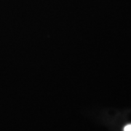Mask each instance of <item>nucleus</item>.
Wrapping results in <instances>:
<instances>
[{
	"label": "nucleus",
	"instance_id": "nucleus-1",
	"mask_svg": "<svg viewBox=\"0 0 131 131\" xmlns=\"http://www.w3.org/2000/svg\"><path fill=\"white\" fill-rule=\"evenodd\" d=\"M124 131H131V124L130 125H127L125 127Z\"/></svg>",
	"mask_w": 131,
	"mask_h": 131
}]
</instances>
